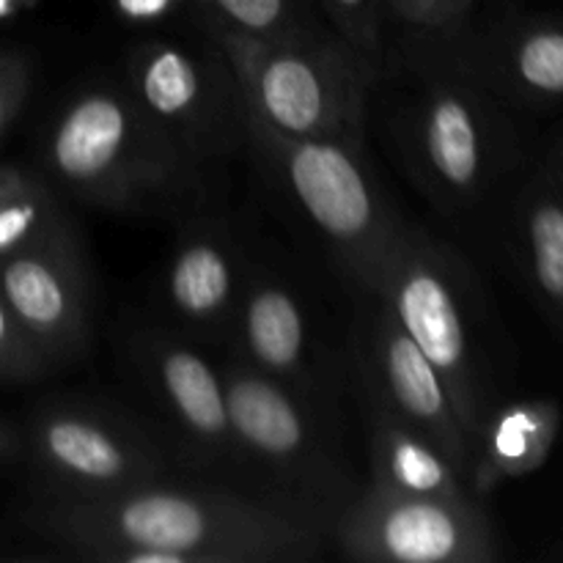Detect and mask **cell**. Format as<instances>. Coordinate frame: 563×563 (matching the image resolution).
<instances>
[{
	"mask_svg": "<svg viewBox=\"0 0 563 563\" xmlns=\"http://www.w3.org/2000/svg\"><path fill=\"white\" fill-rule=\"evenodd\" d=\"M247 253L218 220H190L163 278V300L179 333L201 346H229L245 284Z\"/></svg>",
	"mask_w": 563,
	"mask_h": 563,
	"instance_id": "15",
	"label": "cell"
},
{
	"mask_svg": "<svg viewBox=\"0 0 563 563\" xmlns=\"http://www.w3.org/2000/svg\"><path fill=\"white\" fill-rule=\"evenodd\" d=\"M390 14L416 27H451L460 22L456 0H388Z\"/></svg>",
	"mask_w": 563,
	"mask_h": 563,
	"instance_id": "25",
	"label": "cell"
},
{
	"mask_svg": "<svg viewBox=\"0 0 563 563\" xmlns=\"http://www.w3.org/2000/svg\"><path fill=\"white\" fill-rule=\"evenodd\" d=\"M20 454H25V438H22V429L0 418V460H14V456Z\"/></svg>",
	"mask_w": 563,
	"mask_h": 563,
	"instance_id": "27",
	"label": "cell"
},
{
	"mask_svg": "<svg viewBox=\"0 0 563 563\" xmlns=\"http://www.w3.org/2000/svg\"><path fill=\"white\" fill-rule=\"evenodd\" d=\"M201 20L264 42H313L322 31L300 0H192Z\"/></svg>",
	"mask_w": 563,
	"mask_h": 563,
	"instance_id": "20",
	"label": "cell"
},
{
	"mask_svg": "<svg viewBox=\"0 0 563 563\" xmlns=\"http://www.w3.org/2000/svg\"><path fill=\"white\" fill-rule=\"evenodd\" d=\"M240 86L245 108L273 130L363 146L374 66L346 42H264L201 20Z\"/></svg>",
	"mask_w": 563,
	"mask_h": 563,
	"instance_id": "6",
	"label": "cell"
},
{
	"mask_svg": "<svg viewBox=\"0 0 563 563\" xmlns=\"http://www.w3.org/2000/svg\"><path fill=\"white\" fill-rule=\"evenodd\" d=\"M550 170H553L555 179L563 185V146H559V152L553 154V165H550Z\"/></svg>",
	"mask_w": 563,
	"mask_h": 563,
	"instance_id": "29",
	"label": "cell"
},
{
	"mask_svg": "<svg viewBox=\"0 0 563 563\" xmlns=\"http://www.w3.org/2000/svg\"><path fill=\"white\" fill-rule=\"evenodd\" d=\"M60 223L66 220L60 214L55 192L36 176H31L25 185L0 198V258L42 240Z\"/></svg>",
	"mask_w": 563,
	"mask_h": 563,
	"instance_id": "21",
	"label": "cell"
},
{
	"mask_svg": "<svg viewBox=\"0 0 563 563\" xmlns=\"http://www.w3.org/2000/svg\"><path fill=\"white\" fill-rule=\"evenodd\" d=\"M245 143L267 179L324 242L341 275L368 295L401 214L379 190L363 146L286 135L247 108Z\"/></svg>",
	"mask_w": 563,
	"mask_h": 563,
	"instance_id": "5",
	"label": "cell"
},
{
	"mask_svg": "<svg viewBox=\"0 0 563 563\" xmlns=\"http://www.w3.org/2000/svg\"><path fill=\"white\" fill-rule=\"evenodd\" d=\"M484 88L528 104L563 99V25L526 22L493 38L462 60Z\"/></svg>",
	"mask_w": 563,
	"mask_h": 563,
	"instance_id": "18",
	"label": "cell"
},
{
	"mask_svg": "<svg viewBox=\"0 0 563 563\" xmlns=\"http://www.w3.org/2000/svg\"><path fill=\"white\" fill-rule=\"evenodd\" d=\"M53 366L0 297V379H33Z\"/></svg>",
	"mask_w": 563,
	"mask_h": 563,
	"instance_id": "23",
	"label": "cell"
},
{
	"mask_svg": "<svg viewBox=\"0 0 563 563\" xmlns=\"http://www.w3.org/2000/svg\"><path fill=\"white\" fill-rule=\"evenodd\" d=\"M31 176L20 168H11V165H0V198H5L9 192H14L16 187H22Z\"/></svg>",
	"mask_w": 563,
	"mask_h": 563,
	"instance_id": "28",
	"label": "cell"
},
{
	"mask_svg": "<svg viewBox=\"0 0 563 563\" xmlns=\"http://www.w3.org/2000/svg\"><path fill=\"white\" fill-rule=\"evenodd\" d=\"M231 429L247 476H258L264 495L286 500L324 522L361 495L328 407L306 399L280 379L267 377L231 355L220 363Z\"/></svg>",
	"mask_w": 563,
	"mask_h": 563,
	"instance_id": "3",
	"label": "cell"
},
{
	"mask_svg": "<svg viewBox=\"0 0 563 563\" xmlns=\"http://www.w3.org/2000/svg\"><path fill=\"white\" fill-rule=\"evenodd\" d=\"M561 429V410L550 399H520L493 407L473 443L467 487L487 495L500 484L539 471L553 451Z\"/></svg>",
	"mask_w": 563,
	"mask_h": 563,
	"instance_id": "16",
	"label": "cell"
},
{
	"mask_svg": "<svg viewBox=\"0 0 563 563\" xmlns=\"http://www.w3.org/2000/svg\"><path fill=\"white\" fill-rule=\"evenodd\" d=\"M44 157L71 196L121 212L165 207L196 181V168L124 86L77 91L55 115Z\"/></svg>",
	"mask_w": 563,
	"mask_h": 563,
	"instance_id": "4",
	"label": "cell"
},
{
	"mask_svg": "<svg viewBox=\"0 0 563 563\" xmlns=\"http://www.w3.org/2000/svg\"><path fill=\"white\" fill-rule=\"evenodd\" d=\"M203 350L176 328H143L130 339L132 368L170 440L185 451L181 456L207 471L247 476L231 429L223 372Z\"/></svg>",
	"mask_w": 563,
	"mask_h": 563,
	"instance_id": "11",
	"label": "cell"
},
{
	"mask_svg": "<svg viewBox=\"0 0 563 563\" xmlns=\"http://www.w3.org/2000/svg\"><path fill=\"white\" fill-rule=\"evenodd\" d=\"M16 5H20V0H0V16L14 14Z\"/></svg>",
	"mask_w": 563,
	"mask_h": 563,
	"instance_id": "30",
	"label": "cell"
},
{
	"mask_svg": "<svg viewBox=\"0 0 563 563\" xmlns=\"http://www.w3.org/2000/svg\"><path fill=\"white\" fill-rule=\"evenodd\" d=\"M192 0H110L115 14L135 25H154L179 14Z\"/></svg>",
	"mask_w": 563,
	"mask_h": 563,
	"instance_id": "26",
	"label": "cell"
},
{
	"mask_svg": "<svg viewBox=\"0 0 563 563\" xmlns=\"http://www.w3.org/2000/svg\"><path fill=\"white\" fill-rule=\"evenodd\" d=\"M231 355L280 379L319 407H333L335 368L322 357L308 306L284 273L247 256L245 284L229 339Z\"/></svg>",
	"mask_w": 563,
	"mask_h": 563,
	"instance_id": "13",
	"label": "cell"
},
{
	"mask_svg": "<svg viewBox=\"0 0 563 563\" xmlns=\"http://www.w3.org/2000/svg\"><path fill=\"white\" fill-rule=\"evenodd\" d=\"M207 44L152 38L126 60L124 88L192 168L245 141V99L220 49Z\"/></svg>",
	"mask_w": 563,
	"mask_h": 563,
	"instance_id": "9",
	"label": "cell"
},
{
	"mask_svg": "<svg viewBox=\"0 0 563 563\" xmlns=\"http://www.w3.org/2000/svg\"><path fill=\"white\" fill-rule=\"evenodd\" d=\"M0 297L53 366L82 355L91 333V286L69 223L0 258Z\"/></svg>",
	"mask_w": 563,
	"mask_h": 563,
	"instance_id": "14",
	"label": "cell"
},
{
	"mask_svg": "<svg viewBox=\"0 0 563 563\" xmlns=\"http://www.w3.org/2000/svg\"><path fill=\"white\" fill-rule=\"evenodd\" d=\"M528 284L553 319H563V185L542 170L522 187L515 209Z\"/></svg>",
	"mask_w": 563,
	"mask_h": 563,
	"instance_id": "19",
	"label": "cell"
},
{
	"mask_svg": "<svg viewBox=\"0 0 563 563\" xmlns=\"http://www.w3.org/2000/svg\"><path fill=\"white\" fill-rule=\"evenodd\" d=\"M339 553L372 563H489L498 537L476 495L399 493L366 484L330 526Z\"/></svg>",
	"mask_w": 563,
	"mask_h": 563,
	"instance_id": "10",
	"label": "cell"
},
{
	"mask_svg": "<svg viewBox=\"0 0 563 563\" xmlns=\"http://www.w3.org/2000/svg\"><path fill=\"white\" fill-rule=\"evenodd\" d=\"M473 3H476V0H456V14H460V20L471 11Z\"/></svg>",
	"mask_w": 563,
	"mask_h": 563,
	"instance_id": "31",
	"label": "cell"
},
{
	"mask_svg": "<svg viewBox=\"0 0 563 563\" xmlns=\"http://www.w3.org/2000/svg\"><path fill=\"white\" fill-rule=\"evenodd\" d=\"M407 170L445 212L476 207L511 154L509 126L467 69L427 77L396 121Z\"/></svg>",
	"mask_w": 563,
	"mask_h": 563,
	"instance_id": "7",
	"label": "cell"
},
{
	"mask_svg": "<svg viewBox=\"0 0 563 563\" xmlns=\"http://www.w3.org/2000/svg\"><path fill=\"white\" fill-rule=\"evenodd\" d=\"M361 390L363 418L368 434V462L372 484L399 489V493L465 498L473 495L456 467L418 432L416 427L385 407L377 396Z\"/></svg>",
	"mask_w": 563,
	"mask_h": 563,
	"instance_id": "17",
	"label": "cell"
},
{
	"mask_svg": "<svg viewBox=\"0 0 563 563\" xmlns=\"http://www.w3.org/2000/svg\"><path fill=\"white\" fill-rule=\"evenodd\" d=\"M322 5L341 42L372 66L383 64L388 0H322Z\"/></svg>",
	"mask_w": 563,
	"mask_h": 563,
	"instance_id": "22",
	"label": "cell"
},
{
	"mask_svg": "<svg viewBox=\"0 0 563 563\" xmlns=\"http://www.w3.org/2000/svg\"><path fill=\"white\" fill-rule=\"evenodd\" d=\"M27 520L71 559L99 563H302L330 539L324 522L273 495L165 478L104 495L47 493Z\"/></svg>",
	"mask_w": 563,
	"mask_h": 563,
	"instance_id": "1",
	"label": "cell"
},
{
	"mask_svg": "<svg viewBox=\"0 0 563 563\" xmlns=\"http://www.w3.org/2000/svg\"><path fill=\"white\" fill-rule=\"evenodd\" d=\"M22 438L53 495L119 493L163 482L174 471V454L163 434L132 412L91 396L44 401Z\"/></svg>",
	"mask_w": 563,
	"mask_h": 563,
	"instance_id": "8",
	"label": "cell"
},
{
	"mask_svg": "<svg viewBox=\"0 0 563 563\" xmlns=\"http://www.w3.org/2000/svg\"><path fill=\"white\" fill-rule=\"evenodd\" d=\"M368 295L388 306L438 368L473 451L478 429L493 410V385L467 264L445 242L401 218Z\"/></svg>",
	"mask_w": 563,
	"mask_h": 563,
	"instance_id": "2",
	"label": "cell"
},
{
	"mask_svg": "<svg viewBox=\"0 0 563 563\" xmlns=\"http://www.w3.org/2000/svg\"><path fill=\"white\" fill-rule=\"evenodd\" d=\"M31 88V69L25 55L0 53V137L14 124Z\"/></svg>",
	"mask_w": 563,
	"mask_h": 563,
	"instance_id": "24",
	"label": "cell"
},
{
	"mask_svg": "<svg viewBox=\"0 0 563 563\" xmlns=\"http://www.w3.org/2000/svg\"><path fill=\"white\" fill-rule=\"evenodd\" d=\"M357 324L352 363L357 388L377 396L385 407L416 427L462 478L471 476V440L462 429L449 388L407 330L396 322L379 297Z\"/></svg>",
	"mask_w": 563,
	"mask_h": 563,
	"instance_id": "12",
	"label": "cell"
}]
</instances>
